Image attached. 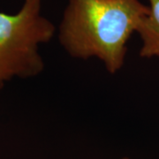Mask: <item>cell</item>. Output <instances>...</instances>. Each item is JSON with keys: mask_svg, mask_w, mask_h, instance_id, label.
Returning <instances> with one entry per match:
<instances>
[{"mask_svg": "<svg viewBox=\"0 0 159 159\" xmlns=\"http://www.w3.org/2000/svg\"><path fill=\"white\" fill-rule=\"evenodd\" d=\"M148 13L140 0H67L59 43L72 57L97 58L115 74L125 64L132 34Z\"/></svg>", "mask_w": 159, "mask_h": 159, "instance_id": "obj_1", "label": "cell"}, {"mask_svg": "<svg viewBox=\"0 0 159 159\" xmlns=\"http://www.w3.org/2000/svg\"><path fill=\"white\" fill-rule=\"evenodd\" d=\"M55 31L42 14V0H24L14 14L0 11V89L14 78H32L43 71L39 47L49 43Z\"/></svg>", "mask_w": 159, "mask_h": 159, "instance_id": "obj_2", "label": "cell"}, {"mask_svg": "<svg viewBox=\"0 0 159 159\" xmlns=\"http://www.w3.org/2000/svg\"><path fill=\"white\" fill-rule=\"evenodd\" d=\"M149 13L142 20L136 33L142 40L140 56L159 57V0H147Z\"/></svg>", "mask_w": 159, "mask_h": 159, "instance_id": "obj_3", "label": "cell"}, {"mask_svg": "<svg viewBox=\"0 0 159 159\" xmlns=\"http://www.w3.org/2000/svg\"><path fill=\"white\" fill-rule=\"evenodd\" d=\"M122 159H130V158H127V157H124V158H122Z\"/></svg>", "mask_w": 159, "mask_h": 159, "instance_id": "obj_4", "label": "cell"}]
</instances>
